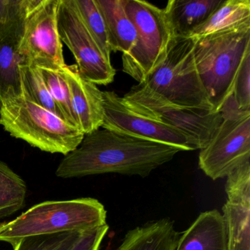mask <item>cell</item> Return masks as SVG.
<instances>
[{
    "label": "cell",
    "instance_id": "cell-16",
    "mask_svg": "<svg viewBox=\"0 0 250 250\" xmlns=\"http://www.w3.org/2000/svg\"><path fill=\"white\" fill-rule=\"evenodd\" d=\"M180 235L173 221L165 218L128 231L116 250H175Z\"/></svg>",
    "mask_w": 250,
    "mask_h": 250
},
{
    "label": "cell",
    "instance_id": "cell-21",
    "mask_svg": "<svg viewBox=\"0 0 250 250\" xmlns=\"http://www.w3.org/2000/svg\"><path fill=\"white\" fill-rule=\"evenodd\" d=\"M27 185L6 164L0 162V218L7 217L25 205Z\"/></svg>",
    "mask_w": 250,
    "mask_h": 250
},
{
    "label": "cell",
    "instance_id": "cell-24",
    "mask_svg": "<svg viewBox=\"0 0 250 250\" xmlns=\"http://www.w3.org/2000/svg\"><path fill=\"white\" fill-rule=\"evenodd\" d=\"M37 0H0V39L24 28Z\"/></svg>",
    "mask_w": 250,
    "mask_h": 250
},
{
    "label": "cell",
    "instance_id": "cell-10",
    "mask_svg": "<svg viewBox=\"0 0 250 250\" xmlns=\"http://www.w3.org/2000/svg\"><path fill=\"white\" fill-rule=\"evenodd\" d=\"M57 19L60 39L74 55L82 76L96 85L112 83L116 71L89 33L74 0H60Z\"/></svg>",
    "mask_w": 250,
    "mask_h": 250
},
{
    "label": "cell",
    "instance_id": "cell-4",
    "mask_svg": "<svg viewBox=\"0 0 250 250\" xmlns=\"http://www.w3.org/2000/svg\"><path fill=\"white\" fill-rule=\"evenodd\" d=\"M250 49V30L209 35L196 39V65L213 109H221L233 90L235 77Z\"/></svg>",
    "mask_w": 250,
    "mask_h": 250
},
{
    "label": "cell",
    "instance_id": "cell-6",
    "mask_svg": "<svg viewBox=\"0 0 250 250\" xmlns=\"http://www.w3.org/2000/svg\"><path fill=\"white\" fill-rule=\"evenodd\" d=\"M195 42L191 37L175 38L164 62L143 83L175 104L215 110L197 71Z\"/></svg>",
    "mask_w": 250,
    "mask_h": 250
},
{
    "label": "cell",
    "instance_id": "cell-9",
    "mask_svg": "<svg viewBox=\"0 0 250 250\" xmlns=\"http://www.w3.org/2000/svg\"><path fill=\"white\" fill-rule=\"evenodd\" d=\"M104 119L102 128L137 138L194 150L188 137L136 104L113 91L103 92Z\"/></svg>",
    "mask_w": 250,
    "mask_h": 250
},
{
    "label": "cell",
    "instance_id": "cell-5",
    "mask_svg": "<svg viewBox=\"0 0 250 250\" xmlns=\"http://www.w3.org/2000/svg\"><path fill=\"white\" fill-rule=\"evenodd\" d=\"M125 11L137 30L135 46L122 55L123 71L143 83L165 61L175 36L164 10L142 0H126Z\"/></svg>",
    "mask_w": 250,
    "mask_h": 250
},
{
    "label": "cell",
    "instance_id": "cell-12",
    "mask_svg": "<svg viewBox=\"0 0 250 250\" xmlns=\"http://www.w3.org/2000/svg\"><path fill=\"white\" fill-rule=\"evenodd\" d=\"M225 191L228 250H250V162L227 177Z\"/></svg>",
    "mask_w": 250,
    "mask_h": 250
},
{
    "label": "cell",
    "instance_id": "cell-15",
    "mask_svg": "<svg viewBox=\"0 0 250 250\" xmlns=\"http://www.w3.org/2000/svg\"><path fill=\"white\" fill-rule=\"evenodd\" d=\"M24 29L0 39V104L24 96L20 68L24 58L19 51Z\"/></svg>",
    "mask_w": 250,
    "mask_h": 250
},
{
    "label": "cell",
    "instance_id": "cell-7",
    "mask_svg": "<svg viewBox=\"0 0 250 250\" xmlns=\"http://www.w3.org/2000/svg\"><path fill=\"white\" fill-rule=\"evenodd\" d=\"M221 113L222 122L199 154V167L213 181L250 162V111L229 104Z\"/></svg>",
    "mask_w": 250,
    "mask_h": 250
},
{
    "label": "cell",
    "instance_id": "cell-1",
    "mask_svg": "<svg viewBox=\"0 0 250 250\" xmlns=\"http://www.w3.org/2000/svg\"><path fill=\"white\" fill-rule=\"evenodd\" d=\"M181 151L175 146L99 128L84 134L80 146L65 155L56 175L71 178L117 173L145 178Z\"/></svg>",
    "mask_w": 250,
    "mask_h": 250
},
{
    "label": "cell",
    "instance_id": "cell-26",
    "mask_svg": "<svg viewBox=\"0 0 250 250\" xmlns=\"http://www.w3.org/2000/svg\"><path fill=\"white\" fill-rule=\"evenodd\" d=\"M232 96L240 110L250 111V49L238 68Z\"/></svg>",
    "mask_w": 250,
    "mask_h": 250
},
{
    "label": "cell",
    "instance_id": "cell-28",
    "mask_svg": "<svg viewBox=\"0 0 250 250\" xmlns=\"http://www.w3.org/2000/svg\"><path fill=\"white\" fill-rule=\"evenodd\" d=\"M8 222H3V223L0 224V232H2V231L5 230L8 227Z\"/></svg>",
    "mask_w": 250,
    "mask_h": 250
},
{
    "label": "cell",
    "instance_id": "cell-18",
    "mask_svg": "<svg viewBox=\"0 0 250 250\" xmlns=\"http://www.w3.org/2000/svg\"><path fill=\"white\" fill-rule=\"evenodd\" d=\"M250 30V0H224L214 12L188 37L200 39L209 35Z\"/></svg>",
    "mask_w": 250,
    "mask_h": 250
},
{
    "label": "cell",
    "instance_id": "cell-14",
    "mask_svg": "<svg viewBox=\"0 0 250 250\" xmlns=\"http://www.w3.org/2000/svg\"><path fill=\"white\" fill-rule=\"evenodd\" d=\"M228 227L216 209L200 213L180 235L175 250H228Z\"/></svg>",
    "mask_w": 250,
    "mask_h": 250
},
{
    "label": "cell",
    "instance_id": "cell-2",
    "mask_svg": "<svg viewBox=\"0 0 250 250\" xmlns=\"http://www.w3.org/2000/svg\"><path fill=\"white\" fill-rule=\"evenodd\" d=\"M106 210L91 197L39 203L8 222L0 241L14 246L26 237L83 232L106 224Z\"/></svg>",
    "mask_w": 250,
    "mask_h": 250
},
{
    "label": "cell",
    "instance_id": "cell-8",
    "mask_svg": "<svg viewBox=\"0 0 250 250\" xmlns=\"http://www.w3.org/2000/svg\"><path fill=\"white\" fill-rule=\"evenodd\" d=\"M187 136L194 150L204 148L222 122L221 112L175 104L145 83L133 86L124 96Z\"/></svg>",
    "mask_w": 250,
    "mask_h": 250
},
{
    "label": "cell",
    "instance_id": "cell-19",
    "mask_svg": "<svg viewBox=\"0 0 250 250\" xmlns=\"http://www.w3.org/2000/svg\"><path fill=\"white\" fill-rule=\"evenodd\" d=\"M104 19L112 52L126 55L135 46L137 30L125 11L126 0H96Z\"/></svg>",
    "mask_w": 250,
    "mask_h": 250
},
{
    "label": "cell",
    "instance_id": "cell-27",
    "mask_svg": "<svg viewBox=\"0 0 250 250\" xmlns=\"http://www.w3.org/2000/svg\"><path fill=\"white\" fill-rule=\"evenodd\" d=\"M109 229L107 224L84 231L71 250H99L101 244Z\"/></svg>",
    "mask_w": 250,
    "mask_h": 250
},
{
    "label": "cell",
    "instance_id": "cell-17",
    "mask_svg": "<svg viewBox=\"0 0 250 250\" xmlns=\"http://www.w3.org/2000/svg\"><path fill=\"white\" fill-rule=\"evenodd\" d=\"M224 0H169L164 8L175 37H188L203 24Z\"/></svg>",
    "mask_w": 250,
    "mask_h": 250
},
{
    "label": "cell",
    "instance_id": "cell-13",
    "mask_svg": "<svg viewBox=\"0 0 250 250\" xmlns=\"http://www.w3.org/2000/svg\"><path fill=\"white\" fill-rule=\"evenodd\" d=\"M62 70L79 129L87 134L102 128L104 119L103 92L82 76L77 65H66Z\"/></svg>",
    "mask_w": 250,
    "mask_h": 250
},
{
    "label": "cell",
    "instance_id": "cell-20",
    "mask_svg": "<svg viewBox=\"0 0 250 250\" xmlns=\"http://www.w3.org/2000/svg\"><path fill=\"white\" fill-rule=\"evenodd\" d=\"M33 63L39 69L52 99L61 112L62 118L71 125L77 127L71 107L69 89L62 70L63 67L48 62H34Z\"/></svg>",
    "mask_w": 250,
    "mask_h": 250
},
{
    "label": "cell",
    "instance_id": "cell-23",
    "mask_svg": "<svg viewBox=\"0 0 250 250\" xmlns=\"http://www.w3.org/2000/svg\"><path fill=\"white\" fill-rule=\"evenodd\" d=\"M74 2L89 33L96 41L105 58L111 61L112 51L107 29L96 0H74Z\"/></svg>",
    "mask_w": 250,
    "mask_h": 250
},
{
    "label": "cell",
    "instance_id": "cell-25",
    "mask_svg": "<svg viewBox=\"0 0 250 250\" xmlns=\"http://www.w3.org/2000/svg\"><path fill=\"white\" fill-rule=\"evenodd\" d=\"M83 232L26 237L17 241L12 247L14 250H71L81 238Z\"/></svg>",
    "mask_w": 250,
    "mask_h": 250
},
{
    "label": "cell",
    "instance_id": "cell-22",
    "mask_svg": "<svg viewBox=\"0 0 250 250\" xmlns=\"http://www.w3.org/2000/svg\"><path fill=\"white\" fill-rule=\"evenodd\" d=\"M20 68L24 87V98L62 118L37 67L33 62L24 60Z\"/></svg>",
    "mask_w": 250,
    "mask_h": 250
},
{
    "label": "cell",
    "instance_id": "cell-11",
    "mask_svg": "<svg viewBox=\"0 0 250 250\" xmlns=\"http://www.w3.org/2000/svg\"><path fill=\"white\" fill-rule=\"evenodd\" d=\"M60 0H37L26 19L19 51L30 62L66 65L58 30Z\"/></svg>",
    "mask_w": 250,
    "mask_h": 250
},
{
    "label": "cell",
    "instance_id": "cell-3",
    "mask_svg": "<svg viewBox=\"0 0 250 250\" xmlns=\"http://www.w3.org/2000/svg\"><path fill=\"white\" fill-rule=\"evenodd\" d=\"M0 125L12 137L42 151L65 156L84 136L75 125L26 98L0 104Z\"/></svg>",
    "mask_w": 250,
    "mask_h": 250
}]
</instances>
